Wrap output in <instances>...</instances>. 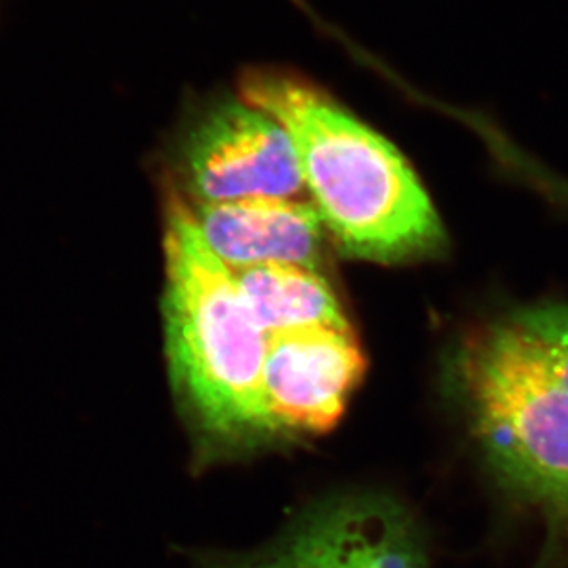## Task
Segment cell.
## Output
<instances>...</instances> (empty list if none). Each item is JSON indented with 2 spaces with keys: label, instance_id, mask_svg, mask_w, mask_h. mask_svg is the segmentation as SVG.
Instances as JSON below:
<instances>
[{
  "label": "cell",
  "instance_id": "obj_1",
  "mask_svg": "<svg viewBox=\"0 0 568 568\" xmlns=\"http://www.w3.org/2000/svg\"><path fill=\"white\" fill-rule=\"evenodd\" d=\"M449 381L500 483L568 525V306L519 307L471 327Z\"/></svg>",
  "mask_w": 568,
  "mask_h": 568
},
{
  "label": "cell",
  "instance_id": "obj_2",
  "mask_svg": "<svg viewBox=\"0 0 568 568\" xmlns=\"http://www.w3.org/2000/svg\"><path fill=\"white\" fill-rule=\"evenodd\" d=\"M242 98L287 129L307 197L344 254L394 263L442 247L440 217L388 140L290 75L248 74Z\"/></svg>",
  "mask_w": 568,
  "mask_h": 568
},
{
  "label": "cell",
  "instance_id": "obj_3",
  "mask_svg": "<svg viewBox=\"0 0 568 568\" xmlns=\"http://www.w3.org/2000/svg\"><path fill=\"white\" fill-rule=\"evenodd\" d=\"M164 332L173 381L204 429L221 438H271L263 399L267 333L236 276L210 251L181 195L164 226Z\"/></svg>",
  "mask_w": 568,
  "mask_h": 568
},
{
  "label": "cell",
  "instance_id": "obj_4",
  "mask_svg": "<svg viewBox=\"0 0 568 568\" xmlns=\"http://www.w3.org/2000/svg\"><path fill=\"white\" fill-rule=\"evenodd\" d=\"M179 178L190 204L307 195L287 129L243 98L215 105L190 129Z\"/></svg>",
  "mask_w": 568,
  "mask_h": 568
},
{
  "label": "cell",
  "instance_id": "obj_5",
  "mask_svg": "<svg viewBox=\"0 0 568 568\" xmlns=\"http://www.w3.org/2000/svg\"><path fill=\"white\" fill-rule=\"evenodd\" d=\"M365 372V352L352 326L268 337L263 399L274 435H322L335 427Z\"/></svg>",
  "mask_w": 568,
  "mask_h": 568
},
{
  "label": "cell",
  "instance_id": "obj_6",
  "mask_svg": "<svg viewBox=\"0 0 568 568\" xmlns=\"http://www.w3.org/2000/svg\"><path fill=\"white\" fill-rule=\"evenodd\" d=\"M251 568H427V556L403 509L357 497L310 515L280 552Z\"/></svg>",
  "mask_w": 568,
  "mask_h": 568
},
{
  "label": "cell",
  "instance_id": "obj_7",
  "mask_svg": "<svg viewBox=\"0 0 568 568\" xmlns=\"http://www.w3.org/2000/svg\"><path fill=\"white\" fill-rule=\"evenodd\" d=\"M189 206L204 243L232 271L318 268L326 226L310 199L251 197Z\"/></svg>",
  "mask_w": 568,
  "mask_h": 568
},
{
  "label": "cell",
  "instance_id": "obj_8",
  "mask_svg": "<svg viewBox=\"0 0 568 568\" xmlns=\"http://www.w3.org/2000/svg\"><path fill=\"white\" fill-rule=\"evenodd\" d=\"M232 273L267 337L302 327L352 326L321 268L260 265Z\"/></svg>",
  "mask_w": 568,
  "mask_h": 568
}]
</instances>
